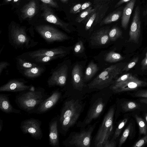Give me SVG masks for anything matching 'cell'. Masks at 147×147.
I'll list each match as a JSON object with an SVG mask.
<instances>
[{
  "mask_svg": "<svg viewBox=\"0 0 147 147\" xmlns=\"http://www.w3.org/2000/svg\"><path fill=\"white\" fill-rule=\"evenodd\" d=\"M49 96L44 88L32 85L29 90L19 92L15 101L21 110L29 114L35 113L42 102Z\"/></svg>",
  "mask_w": 147,
  "mask_h": 147,
  "instance_id": "6da1fadb",
  "label": "cell"
},
{
  "mask_svg": "<svg viewBox=\"0 0 147 147\" xmlns=\"http://www.w3.org/2000/svg\"><path fill=\"white\" fill-rule=\"evenodd\" d=\"M83 106L78 100H65L59 115L58 128L59 133L65 135L69 129L76 123L82 112Z\"/></svg>",
  "mask_w": 147,
  "mask_h": 147,
  "instance_id": "7a4b0ae2",
  "label": "cell"
},
{
  "mask_svg": "<svg viewBox=\"0 0 147 147\" xmlns=\"http://www.w3.org/2000/svg\"><path fill=\"white\" fill-rule=\"evenodd\" d=\"M8 30L9 42L16 49H28L38 43L28 35L26 27L13 24L9 27Z\"/></svg>",
  "mask_w": 147,
  "mask_h": 147,
  "instance_id": "3957f363",
  "label": "cell"
},
{
  "mask_svg": "<svg viewBox=\"0 0 147 147\" xmlns=\"http://www.w3.org/2000/svg\"><path fill=\"white\" fill-rule=\"evenodd\" d=\"M114 112V108L111 107L105 116L95 138V147H103L105 143L109 140L113 131Z\"/></svg>",
  "mask_w": 147,
  "mask_h": 147,
  "instance_id": "277c9868",
  "label": "cell"
},
{
  "mask_svg": "<svg viewBox=\"0 0 147 147\" xmlns=\"http://www.w3.org/2000/svg\"><path fill=\"white\" fill-rule=\"evenodd\" d=\"M96 123L90 125L86 129L79 132L71 133L69 137L63 141V144L66 146H72L77 147H89L92 134Z\"/></svg>",
  "mask_w": 147,
  "mask_h": 147,
  "instance_id": "5b68a950",
  "label": "cell"
},
{
  "mask_svg": "<svg viewBox=\"0 0 147 147\" xmlns=\"http://www.w3.org/2000/svg\"><path fill=\"white\" fill-rule=\"evenodd\" d=\"M122 71L116 65H112L105 69L88 85L90 88H102L110 84Z\"/></svg>",
  "mask_w": 147,
  "mask_h": 147,
  "instance_id": "8992f818",
  "label": "cell"
},
{
  "mask_svg": "<svg viewBox=\"0 0 147 147\" xmlns=\"http://www.w3.org/2000/svg\"><path fill=\"white\" fill-rule=\"evenodd\" d=\"M36 32L48 44L62 42L70 38L66 34L55 27L48 25H41L35 28Z\"/></svg>",
  "mask_w": 147,
  "mask_h": 147,
  "instance_id": "52a82bcc",
  "label": "cell"
},
{
  "mask_svg": "<svg viewBox=\"0 0 147 147\" xmlns=\"http://www.w3.org/2000/svg\"><path fill=\"white\" fill-rule=\"evenodd\" d=\"M69 49L68 47L63 46L50 49H40L35 51L25 52L18 56L27 61L37 57L42 56H57L61 59L69 53Z\"/></svg>",
  "mask_w": 147,
  "mask_h": 147,
  "instance_id": "ba28073f",
  "label": "cell"
},
{
  "mask_svg": "<svg viewBox=\"0 0 147 147\" xmlns=\"http://www.w3.org/2000/svg\"><path fill=\"white\" fill-rule=\"evenodd\" d=\"M68 71V67L63 63L58 64L54 68L52 69L47 82L48 87H63L65 86L66 84Z\"/></svg>",
  "mask_w": 147,
  "mask_h": 147,
  "instance_id": "9c48e42d",
  "label": "cell"
},
{
  "mask_svg": "<svg viewBox=\"0 0 147 147\" xmlns=\"http://www.w3.org/2000/svg\"><path fill=\"white\" fill-rule=\"evenodd\" d=\"M42 121L33 118L25 119L20 123V127L24 134H29L36 140H40L42 138L41 128Z\"/></svg>",
  "mask_w": 147,
  "mask_h": 147,
  "instance_id": "30bf717a",
  "label": "cell"
},
{
  "mask_svg": "<svg viewBox=\"0 0 147 147\" xmlns=\"http://www.w3.org/2000/svg\"><path fill=\"white\" fill-rule=\"evenodd\" d=\"M28 81L22 78H14L9 80L0 87V92H20L30 89L32 85L26 84Z\"/></svg>",
  "mask_w": 147,
  "mask_h": 147,
  "instance_id": "8fae6325",
  "label": "cell"
},
{
  "mask_svg": "<svg viewBox=\"0 0 147 147\" xmlns=\"http://www.w3.org/2000/svg\"><path fill=\"white\" fill-rule=\"evenodd\" d=\"M147 84L146 82L139 80L132 75L126 81L118 84H113L111 86V88L114 92H120L135 90Z\"/></svg>",
  "mask_w": 147,
  "mask_h": 147,
  "instance_id": "7c38bea8",
  "label": "cell"
},
{
  "mask_svg": "<svg viewBox=\"0 0 147 147\" xmlns=\"http://www.w3.org/2000/svg\"><path fill=\"white\" fill-rule=\"evenodd\" d=\"M108 7L107 4H98L95 7V10L88 18L85 20L86 22L85 29L88 30L92 26L96 25L100 22L107 11Z\"/></svg>",
  "mask_w": 147,
  "mask_h": 147,
  "instance_id": "4fadbf2b",
  "label": "cell"
},
{
  "mask_svg": "<svg viewBox=\"0 0 147 147\" xmlns=\"http://www.w3.org/2000/svg\"><path fill=\"white\" fill-rule=\"evenodd\" d=\"M61 97V93L58 89L53 90L51 95L40 104L35 113L41 114L47 112L54 107Z\"/></svg>",
  "mask_w": 147,
  "mask_h": 147,
  "instance_id": "5bb4252c",
  "label": "cell"
},
{
  "mask_svg": "<svg viewBox=\"0 0 147 147\" xmlns=\"http://www.w3.org/2000/svg\"><path fill=\"white\" fill-rule=\"evenodd\" d=\"M105 106L102 99L97 100L89 110L87 115L82 122H79L77 126L84 128L90 123L92 121L97 118L102 112Z\"/></svg>",
  "mask_w": 147,
  "mask_h": 147,
  "instance_id": "9a60e30c",
  "label": "cell"
},
{
  "mask_svg": "<svg viewBox=\"0 0 147 147\" xmlns=\"http://www.w3.org/2000/svg\"><path fill=\"white\" fill-rule=\"evenodd\" d=\"M41 8L43 11L42 16L47 21L58 26L68 33L71 32L69 24L59 19L48 5L44 3L42 4Z\"/></svg>",
  "mask_w": 147,
  "mask_h": 147,
  "instance_id": "2e32d148",
  "label": "cell"
},
{
  "mask_svg": "<svg viewBox=\"0 0 147 147\" xmlns=\"http://www.w3.org/2000/svg\"><path fill=\"white\" fill-rule=\"evenodd\" d=\"M59 115L52 119L49 123V144L53 147H59L58 121Z\"/></svg>",
  "mask_w": 147,
  "mask_h": 147,
  "instance_id": "e0dca14e",
  "label": "cell"
},
{
  "mask_svg": "<svg viewBox=\"0 0 147 147\" xmlns=\"http://www.w3.org/2000/svg\"><path fill=\"white\" fill-rule=\"evenodd\" d=\"M72 81L74 88L81 90L85 86L82 69L78 64L75 65L71 72Z\"/></svg>",
  "mask_w": 147,
  "mask_h": 147,
  "instance_id": "ac0fdd59",
  "label": "cell"
},
{
  "mask_svg": "<svg viewBox=\"0 0 147 147\" xmlns=\"http://www.w3.org/2000/svg\"><path fill=\"white\" fill-rule=\"evenodd\" d=\"M109 31L108 28H104L96 31L91 37L92 42L99 45L106 44L110 40L109 35Z\"/></svg>",
  "mask_w": 147,
  "mask_h": 147,
  "instance_id": "d6986e66",
  "label": "cell"
},
{
  "mask_svg": "<svg viewBox=\"0 0 147 147\" xmlns=\"http://www.w3.org/2000/svg\"><path fill=\"white\" fill-rule=\"evenodd\" d=\"M11 94H0V109L4 113L20 114L21 111L14 108L11 104L9 96Z\"/></svg>",
  "mask_w": 147,
  "mask_h": 147,
  "instance_id": "ffe728a7",
  "label": "cell"
},
{
  "mask_svg": "<svg viewBox=\"0 0 147 147\" xmlns=\"http://www.w3.org/2000/svg\"><path fill=\"white\" fill-rule=\"evenodd\" d=\"M46 70L45 65H38L31 68L24 70L20 72L26 78L29 79H34L41 76Z\"/></svg>",
  "mask_w": 147,
  "mask_h": 147,
  "instance_id": "44dd1931",
  "label": "cell"
},
{
  "mask_svg": "<svg viewBox=\"0 0 147 147\" xmlns=\"http://www.w3.org/2000/svg\"><path fill=\"white\" fill-rule=\"evenodd\" d=\"M136 0H131L126 5L122 13L121 24L125 29L127 28L130 16L134 8Z\"/></svg>",
  "mask_w": 147,
  "mask_h": 147,
  "instance_id": "7402d4cb",
  "label": "cell"
},
{
  "mask_svg": "<svg viewBox=\"0 0 147 147\" xmlns=\"http://www.w3.org/2000/svg\"><path fill=\"white\" fill-rule=\"evenodd\" d=\"M36 5L34 1L31 0L25 5L22 11V17L24 19L31 18L35 14L36 11Z\"/></svg>",
  "mask_w": 147,
  "mask_h": 147,
  "instance_id": "603a6c76",
  "label": "cell"
},
{
  "mask_svg": "<svg viewBox=\"0 0 147 147\" xmlns=\"http://www.w3.org/2000/svg\"><path fill=\"white\" fill-rule=\"evenodd\" d=\"M16 59L17 69L20 73L39 65L26 60L18 56L16 57Z\"/></svg>",
  "mask_w": 147,
  "mask_h": 147,
  "instance_id": "cb8c5ba5",
  "label": "cell"
},
{
  "mask_svg": "<svg viewBox=\"0 0 147 147\" xmlns=\"http://www.w3.org/2000/svg\"><path fill=\"white\" fill-rule=\"evenodd\" d=\"M99 67L93 61L90 63L86 69L84 78V82L90 80L98 71Z\"/></svg>",
  "mask_w": 147,
  "mask_h": 147,
  "instance_id": "d4e9b609",
  "label": "cell"
},
{
  "mask_svg": "<svg viewBox=\"0 0 147 147\" xmlns=\"http://www.w3.org/2000/svg\"><path fill=\"white\" fill-rule=\"evenodd\" d=\"M59 58L60 57L57 56L51 57L42 56L37 57L30 59L28 61L39 65H45L47 64H48L51 61Z\"/></svg>",
  "mask_w": 147,
  "mask_h": 147,
  "instance_id": "484cf974",
  "label": "cell"
},
{
  "mask_svg": "<svg viewBox=\"0 0 147 147\" xmlns=\"http://www.w3.org/2000/svg\"><path fill=\"white\" fill-rule=\"evenodd\" d=\"M122 12L121 11H114L103 19L100 23V26L110 24L117 21L121 16Z\"/></svg>",
  "mask_w": 147,
  "mask_h": 147,
  "instance_id": "4316f807",
  "label": "cell"
},
{
  "mask_svg": "<svg viewBox=\"0 0 147 147\" xmlns=\"http://www.w3.org/2000/svg\"><path fill=\"white\" fill-rule=\"evenodd\" d=\"M123 59V57L119 53L111 51L106 55L105 60L107 62L114 63L119 61Z\"/></svg>",
  "mask_w": 147,
  "mask_h": 147,
  "instance_id": "83f0119b",
  "label": "cell"
},
{
  "mask_svg": "<svg viewBox=\"0 0 147 147\" xmlns=\"http://www.w3.org/2000/svg\"><path fill=\"white\" fill-rule=\"evenodd\" d=\"M95 10V7L90 6L85 10L81 12L76 19V21L78 23L85 21Z\"/></svg>",
  "mask_w": 147,
  "mask_h": 147,
  "instance_id": "f1b7e54d",
  "label": "cell"
},
{
  "mask_svg": "<svg viewBox=\"0 0 147 147\" xmlns=\"http://www.w3.org/2000/svg\"><path fill=\"white\" fill-rule=\"evenodd\" d=\"M122 35V32L118 27L115 26L109 30V35L110 40L115 41L120 37Z\"/></svg>",
  "mask_w": 147,
  "mask_h": 147,
  "instance_id": "f546056e",
  "label": "cell"
},
{
  "mask_svg": "<svg viewBox=\"0 0 147 147\" xmlns=\"http://www.w3.org/2000/svg\"><path fill=\"white\" fill-rule=\"evenodd\" d=\"M135 117L139 126L140 134L146 135L147 134V126L144 120L136 115Z\"/></svg>",
  "mask_w": 147,
  "mask_h": 147,
  "instance_id": "4dcf8cb0",
  "label": "cell"
},
{
  "mask_svg": "<svg viewBox=\"0 0 147 147\" xmlns=\"http://www.w3.org/2000/svg\"><path fill=\"white\" fill-rule=\"evenodd\" d=\"M139 107L137 103L132 101L126 102L122 105V109L125 111L134 110L138 109Z\"/></svg>",
  "mask_w": 147,
  "mask_h": 147,
  "instance_id": "1f68e13d",
  "label": "cell"
},
{
  "mask_svg": "<svg viewBox=\"0 0 147 147\" xmlns=\"http://www.w3.org/2000/svg\"><path fill=\"white\" fill-rule=\"evenodd\" d=\"M131 125L130 123L123 131L119 141V147H121L126 140L129 134Z\"/></svg>",
  "mask_w": 147,
  "mask_h": 147,
  "instance_id": "d6a6232c",
  "label": "cell"
},
{
  "mask_svg": "<svg viewBox=\"0 0 147 147\" xmlns=\"http://www.w3.org/2000/svg\"><path fill=\"white\" fill-rule=\"evenodd\" d=\"M127 121V119L125 118L118 125L115 131L113 138L115 140L120 135L122 130L124 127Z\"/></svg>",
  "mask_w": 147,
  "mask_h": 147,
  "instance_id": "836d02e7",
  "label": "cell"
},
{
  "mask_svg": "<svg viewBox=\"0 0 147 147\" xmlns=\"http://www.w3.org/2000/svg\"><path fill=\"white\" fill-rule=\"evenodd\" d=\"M139 58L137 57L133 59L122 70L123 71H127L133 68L138 61Z\"/></svg>",
  "mask_w": 147,
  "mask_h": 147,
  "instance_id": "e575fe53",
  "label": "cell"
},
{
  "mask_svg": "<svg viewBox=\"0 0 147 147\" xmlns=\"http://www.w3.org/2000/svg\"><path fill=\"white\" fill-rule=\"evenodd\" d=\"M132 76V75L129 73L123 74L117 79L113 84H118L126 81L129 79Z\"/></svg>",
  "mask_w": 147,
  "mask_h": 147,
  "instance_id": "d590c367",
  "label": "cell"
},
{
  "mask_svg": "<svg viewBox=\"0 0 147 147\" xmlns=\"http://www.w3.org/2000/svg\"><path fill=\"white\" fill-rule=\"evenodd\" d=\"M84 48L82 42L81 41H80L75 45L74 48V51L75 53H78L83 51Z\"/></svg>",
  "mask_w": 147,
  "mask_h": 147,
  "instance_id": "8d00e7d4",
  "label": "cell"
},
{
  "mask_svg": "<svg viewBox=\"0 0 147 147\" xmlns=\"http://www.w3.org/2000/svg\"><path fill=\"white\" fill-rule=\"evenodd\" d=\"M147 142V134L145 136L138 141L132 146L133 147H140L143 146Z\"/></svg>",
  "mask_w": 147,
  "mask_h": 147,
  "instance_id": "74e56055",
  "label": "cell"
},
{
  "mask_svg": "<svg viewBox=\"0 0 147 147\" xmlns=\"http://www.w3.org/2000/svg\"><path fill=\"white\" fill-rule=\"evenodd\" d=\"M43 3L53 7L57 8L58 7L57 3L53 0H40Z\"/></svg>",
  "mask_w": 147,
  "mask_h": 147,
  "instance_id": "f35d334b",
  "label": "cell"
},
{
  "mask_svg": "<svg viewBox=\"0 0 147 147\" xmlns=\"http://www.w3.org/2000/svg\"><path fill=\"white\" fill-rule=\"evenodd\" d=\"M10 65V63L6 61H1L0 62V76L4 69H7Z\"/></svg>",
  "mask_w": 147,
  "mask_h": 147,
  "instance_id": "ab89813d",
  "label": "cell"
},
{
  "mask_svg": "<svg viewBox=\"0 0 147 147\" xmlns=\"http://www.w3.org/2000/svg\"><path fill=\"white\" fill-rule=\"evenodd\" d=\"M116 146V142L115 140L113 138L110 141L106 142L103 145V147H115Z\"/></svg>",
  "mask_w": 147,
  "mask_h": 147,
  "instance_id": "60d3db41",
  "label": "cell"
},
{
  "mask_svg": "<svg viewBox=\"0 0 147 147\" xmlns=\"http://www.w3.org/2000/svg\"><path fill=\"white\" fill-rule=\"evenodd\" d=\"M81 3H78L72 7L70 10V13L73 14H76L81 8L82 5Z\"/></svg>",
  "mask_w": 147,
  "mask_h": 147,
  "instance_id": "b9f144b4",
  "label": "cell"
},
{
  "mask_svg": "<svg viewBox=\"0 0 147 147\" xmlns=\"http://www.w3.org/2000/svg\"><path fill=\"white\" fill-rule=\"evenodd\" d=\"M136 97L147 98V90H140L137 91L135 94Z\"/></svg>",
  "mask_w": 147,
  "mask_h": 147,
  "instance_id": "7bdbcfd3",
  "label": "cell"
},
{
  "mask_svg": "<svg viewBox=\"0 0 147 147\" xmlns=\"http://www.w3.org/2000/svg\"><path fill=\"white\" fill-rule=\"evenodd\" d=\"M92 4L91 2L89 1L86 2L82 4V6L78 11L77 13L80 12L86 9L89 7Z\"/></svg>",
  "mask_w": 147,
  "mask_h": 147,
  "instance_id": "ee69618b",
  "label": "cell"
},
{
  "mask_svg": "<svg viewBox=\"0 0 147 147\" xmlns=\"http://www.w3.org/2000/svg\"><path fill=\"white\" fill-rule=\"evenodd\" d=\"M141 64L142 69H145L147 67V52L146 54L145 57L141 62Z\"/></svg>",
  "mask_w": 147,
  "mask_h": 147,
  "instance_id": "f6af8a7d",
  "label": "cell"
},
{
  "mask_svg": "<svg viewBox=\"0 0 147 147\" xmlns=\"http://www.w3.org/2000/svg\"><path fill=\"white\" fill-rule=\"evenodd\" d=\"M130 0H120L115 5V7H119L123 3L128 2Z\"/></svg>",
  "mask_w": 147,
  "mask_h": 147,
  "instance_id": "bcb514c9",
  "label": "cell"
},
{
  "mask_svg": "<svg viewBox=\"0 0 147 147\" xmlns=\"http://www.w3.org/2000/svg\"><path fill=\"white\" fill-rule=\"evenodd\" d=\"M140 101L142 103L147 104V98H142L140 100Z\"/></svg>",
  "mask_w": 147,
  "mask_h": 147,
  "instance_id": "7dc6e473",
  "label": "cell"
},
{
  "mask_svg": "<svg viewBox=\"0 0 147 147\" xmlns=\"http://www.w3.org/2000/svg\"><path fill=\"white\" fill-rule=\"evenodd\" d=\"M3 121L1 119H0V132H1L3 128Z\"/></svg>",
  "mask_w": 147,
  "mask_h": 147,
  "instance_id": "c3c4849f",
  "label": "cell"
},
{
  "mask_svg": "<svg viewBox=\"0 0 147 147\" xmlns=\"http://www.w3.org/2000/svg\"><path fill=\"white\" fill-rule=\"evenodd\" d=\"M105 0H94V3H95L96 2L97 3L98 2H99L100 1H104Z\"/></svg>",
  "mask_w": 147,
  "mask_h": 147,
  "instance_id": "681fc988",
  "label": "cell"
},
{
  "mask_svg": "<svg viewBox=\"0 0 147 147\" xmlns=\"http://www.w3.org/2000/svg\"><path fill=\"white\" fill-rule=\"evenodd\" d=\"M12 0H4V1L5 2L7 3L11 2Z\"/></svg>",
  "mask_w": 147,
  "mask_h": 147,
  "instance_id": "f907efd6",
  "label": "cell"
},
{
  "mask_svg": "<svg viewBox=\"0 0 147 147\" xmlns=\"http://www.w3.org/2000/svg\"><path fill=\"white\" fill-rule=\"evenodd\" d=\"M61 1L63 3H65L67 2L68 0H61Z\"/></svg>",
  "mask_w": 147,
  "mask_h": 147,
  "instance_id": "816d5d0a",
  "label": "cell"
},
{
  "mask_svg": "<svg viewBox=\"0 0 147 147\" xmlns=\"http://www.w3.org/2000/svg\"><path fill=\"white\" fill-rule=\"evenodd\" d=\"M145 120H146V122H147V113H146V114L145 115Z\"/></svg>",
  "mask_w": 147,
  "mask_h": 147,
  "instance_id": "f5cc1de1",
  "label": "cell"
},
{
  "mask_svg": "<svg viewBox=\"0 0 147 147\" xmlns=\"http://www.w3.org/2000/svg\"><path fill=\"white\" fill-rule=\"evenodd\" d=\"M19 0H13V2L15 3L17 2Z\"/></svg>",
  "mask_w": 147,
  "mask_h": 147,
  "instance_id": "db71d44e",
  "label": "cell"
},
{
  "mask_svg": "<svg viewBox=\"0 0 147 147\" xmlns=\"http://www.w3.org/2000/svg\"></svg>",
  "mask_w": 147,
  "mask_h": 147,
  "instance_id": "11a10c76",
  "label": "cell"
}]
</instances>
